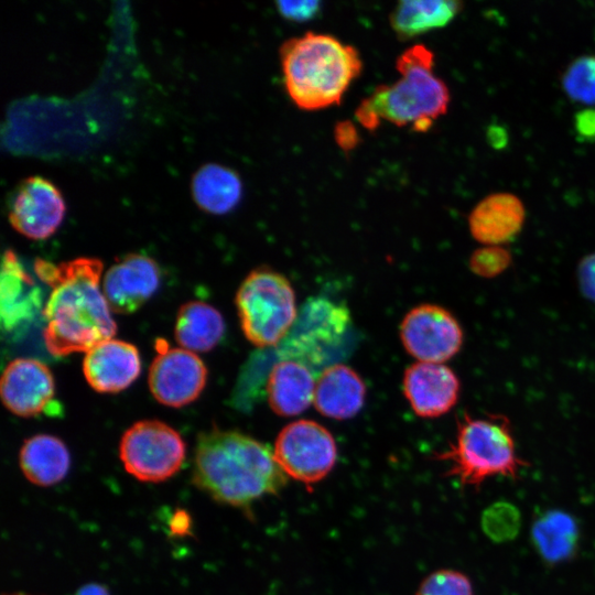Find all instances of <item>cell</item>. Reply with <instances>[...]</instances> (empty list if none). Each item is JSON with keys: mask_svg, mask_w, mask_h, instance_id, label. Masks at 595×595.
I'll return each instance as SVG.
<instances>
[{"mask_svg": "<svg viewBox=\"0 0 595 595\" xmlns=\"http://www.w3.org/2000/svg\"><path fill=\"white\" fill-rule=\"evenodd\" d=\"M366 399V386L359 375L343 364L325 368L315 383L313 404L324 416L346 420L356 415Z\"/></svg>", "mask_w": 595, "mask_h": 595, "instance_id": "17", "label": "cell"}, {"mask_svg": "<svg viewBox=\"0 0 595 595\" xmlns=\"http://www.w3.org/2000/svg\"><path fill=\"white\" fill-rule=\"evenodd\" d=\"M83 371L94 390L102 393L119 392L140 375L139 350L128 342L106 339L85 354Z\"/></svg>", "mask_w": 595, "mask_h": 595, "instance_id": "15", "label": "cell"}, {"mask_svg": "<svg viewBox=\"0 0 595 595\" xmlns=\"http://www.w3.org/2000/svg\"><path fill=\"white\" fill-rule=\"evenodd\" d=\"M461 10L462 3L458 1L404 0L397 3L389 21L397 37L408 41L447 25Z\"/></svg>", "mask_w": 595, "mask_h": 595, "instance_id": "22", "label": "cell"}, {"mask_svg": "<svg viewBox=\"0 0 595 595\" xmlns=\"http://www.w3.org/2000/svg\"><path fill=\"white\" fill-rule=\"evenodd\" d=\"M2 595H33L24 592H13V593H4Z\"/></svg>", "mask_w": 595, "mask_h": 595, "instance_id": "34", "label": "cell"}, {"mask_svg": "<svg viewBox=\"0 0 595 595\" xmlns=\"http://www.w3.org/2000/svg\"><path fill=\"white\" fill-rule=\"evenodd\" d=\"M4 407L15 415L30 418L52 408L55 383L50 368L33 358H17L3 370L0 385Z\"/></svg>", "mask_w": 595, "mask_h": 595, "instance_id": "12", "label": "cell"}, {"mask_svg": "<svg viewBox=\"0 0 595 595\" xmlns=\"http://www.w3.org/2000/svg\"><path fill=\"white\" fill-rule=\"evenodd\" d=\"M577 281L584 296L595 303V252L581 260Z\"/></svg>", "mask_w": 595, "mask_h": 595, "instance_id": "30", "label": "cell"}, {"mask_svg": "<svg viewBox=\"0 0 595 595\" xmlns=\"http://www.w3.org/2000/svg\"><path fill=\"white\" fill-rule=\"evenodd\" d=\"M225 322L214 306L201 302L184 303L176 315L174 335L176 342L190 351H208L223 338Z\"/></svg>", "mask_w": 595, "mask_h": 595, "instance_id": "23", "label": "cell"}, {"mask_svg": "<svg viewBox=\"0 0 595 595\" xmlns=\"http://www.w3.org/2000/svg\"><path fill=\"white\" fill-rule=\"evenodd\" d=\"M562 87L573 101L595 106V55H582L572 61L562 76Z\"/></svg>", "mask_w": 595, "mask_h": 595, "instance_id": "25", "label": "cell"}, {"mask_svg": "<svg viewBox=\"0 0 595 595\" xmlns=\"http://www.w3.org/2000/svg\"><path fill=\"white\" fill-rule=\"evenodd\" d=\"M158 355L149 369V388L160 403L181 408L195 401L205 388L207 368L193 351L170 348L159 339Z\"/></svg>", "mask_w": 595, "mask_h": 595, "instance_id": "10", "label": "cell"}, {"mask_svg": "<svg viewBox=\"0 0 595 595\" xmlns=\"http://www.w3.org/2000/svg\"><path fill=\"white\" fill-rule=\"evenodd\" d=\"M186 445L180 433L159 420H142L122 434L119 457L125 469L145 483L173 477L182 467Z\"/></svg>", "mask_w": 595, "mask_h": 595, "instance_id": "7", "label": "cell"}, {"mask_svg": "<svg viewBox=\"0 0 595 595\" xmlns=\"http://www.w3.org/2000/svg\"><path fill=\"white\" fill-rule=\"evenodd\" d=\"M65 210L58 188L48 180L35 175L19 184L10 204L9 221L24 237L44 240L55 234Z\"/></svg>", "mask_w": 595, "mask_h": 595, "instance_id": "11", "label": "cell"}, {"mask_svg": "<svg viewBox=\"0 0 595 595\" xmlns=\"http://www.w3.org/2000/svg\"><path fill=\"white\" fill-rule=\"evenodd\" d=\"M482 526L484 532L496 542L512 539L520 527V513L505 501L493 504L483 513Z\"/></svg>", "mask_w": 595, "mask_h": 595, "instance_id": "26", "label": "cell"}, {"mask_svg": "<svg viewBox=\"0 0 595 595\" xmlns=\"http://www.w3.org/2000/svg\"><path fill=\"white\" fill-rule=\"evenodd\" d=\"M415 595H474L472 581L463 572L441 569L430 573Z\"/></svg>", "mask_w": 595, "mask_h": 595, "instance_id": "27", "label": "cell"}, {"mask_svg": "<svg viewBox=\"0 0 595 595\" xmlns=\"http://www.w3.org/2000/svg\"><path fill=\"white\" fill-rule=\"evenodd\" d=\"M402 388L416 415L437 418L456 404L461 382L454 371L443 364L418 361L405 369Z\"/></svg>", "mask_w": 595, "mask_h": 595, "instance_id": "14", "label": "cell"}, {"mask_svg": "<svg viewBox=\"0 0 595 595\" xmlns=\"http://www.w3.org/2000/svg\"><path fill=\"white\" fill-rule=\"evenodd\" d=\"M511 263V253L502 246H483L469 257V269L482 278H495Z\"/></svg>", "mask_w": 595, "mask_h": 595, "instance_id": "28", "label": "cell"}, {"mask_svg": "<svg viewBox=\"0 0 595 595\" xmlns=\"http://www.w3.org/2000/svg\"><path fill=\"white\" fill-rule=\"evenodd\" d=\"M526 219L522 201L512 193H493L484 197L468 216L473 238L484 246H501L513 239Z\"/></svg>", "mask_w": 595, "mask_h": 595, "instance_id": "16", "label": "cell"}, {"mask_svg": "<svg viewBox=\"0 0 595 595\" xmlns=\"http://www.w3.org/2000/svg\"><path fill=\"white\" fill-rule=\"evenodd\" d=\"M575 129L583 139H595V108H587L576 113Z\"/></svg>", "mask_w": 595, "mask_h": 595, "instance_id": "31", "label": "cell"}, {"mask_svg": "<svg viewBox=\"0 0 595 595\" xmlns=\"http://www.w3.org/2000/svg\"><path fill=\"white\" fill-rule=\"evenodd\" d=\"M275 6L282 18L293 22L310 21L321 11L320 1H278Z\"/></svg>", "mask_w": 595, "mask_h": 595, "instance_id": "29", "label": "cell"}, {"mask_svg": "<svg viewBox=\"0 0 595 595\" xmlns=\"http://www.w3.org/2000/svg\"><path fill=\"white\" fill-rule=\"evenodd\" d=\"M463 329L455 316L436 304H420L410 310L400 325L405 350L422 363L444 361L463 345Z\"/></svg>", "mask_w": 595, "mask_h": 595, "instance_id": "9", "label": "cell"}, {"mask_svg": "<svg viewBox=\"0 0 595 595\" xmlns=\"http://www.w3.org/2000/svg\"><path fill=\"white\" fill-rule=\"evenodd\" d=\"M191 190L196 205L214 215L232 210L242 196L239 175L217 163L201 166L192 177Z\"/></svg>", "mask_w": 595, "mask_h": 595, "instance_id": "21", "label": "cell"}, {"mask_svg": "<svg viewBox=\"0 0 595 595\" xmlns=\"http://www.w3.org/2000/svg\"><path fill=\"white\" fill-rule=\"evenodd\" d=\"M160 278V268L151 257L129 253L107 270L101 289L112 312L130 314L156 292Z\"/></svg>", "mask_w": 595, "mask_h": 595, "instance_id": "13", "label": "cell"}, {"mask_svg": "<svg viewBox=\"0 0 595 595\" xmlns=\"http://www.w3.org/2000/svg\"><path fill=\"white\" fill-rule=\"evenodd\" d=\"M19 465L30 483L50 487L66 477L71 467V455L61 439L50 434H36L22 444Z\"/></svg>", "mask_w": 595, "mask_h": 595, "instance_id": "19", "label": "cell"}, {"mask_svg": "<svg viewBox=\"0 0 595 595\" xmlns=\"http://www.w3.org/2000/svg\"><path fill=\"white\" fill-rule=\"evenodd\" d=\"M34 271L51 289L43 307V338L52 355L87 353L113 337L117 325L100 286L99 259L79 257L58 264L36 259Z\"/></svg>", "mask_w": 595, "mask_h": 595, "instance_id": "1", "label": "cell"}, {"mask_svg": "<svg viewBox=\"0 0 595 595\" xmlns=\"http://www.w3.org/2000/svg\"><path fill=\"white\" fill-rule=\"evenodd\" d=\"M75 595H110L108 589L98 583L83 585Z\"/></svg>", "mask_w": 595, "mask_h": 595, "instance_id": "33", "label": "cell"}, {"mask_svg": "<svg viewBox=\"0 0 595 595\" xmlns=\"http://www.w3.org/2000/svg\"><path fill=\"white\" fill-rule=\"evenodd\" d=\"M40 292L32 278L24 271L17 255L7 249L1 272V316L3 326L15 327L40 309Z\"/></svg>", "mask_w": 595, "mask_h": 595, "instance_id": "20", "label": "cell"}, {"mask_svg": "<svg viewBox=\"0 0 595 595\" xmlns=\"http://www.w3.org/2000/svg\"><path fill=\"white\" fill-rule=\"evenodd\" d=\"M280 62L289 97L310 111L338 105L363 69L354 46L316 32L286 40L280 47Z\"/></svg>", "mask_w": 595, "mask_h": 595, "instance_id": "3", "label": "cell"}, {"mask_svg": "<svg viewBox=\"0 0 595 595\" xmlns=\"http://www.w3.org/2000/svg\"><path fill=\"white\" fill-rule=\"evenodd\" d=\"M192 482L216 502L250 513L253 502L279 494L288 476L267 444L213 428L197 436Z\"/></svg>", "mask_w": 595, "mask_h": 595, "instance_id": "2", "label": "cell"}, {"mask_svg": "<svg viewBox=\"0 0 595 595\" xmlns=\"http://www.w3.org/2000/svg\"><path fill=\"white\" fill-rule=\"evenodd\" d=\"M273 453L285 475L306 486L324 479L337 459L333 435L312 420L284 426L275 439Z\"/></svg>", "mask_w": 595, "mask_h": 595, "instance_id": "8", "label": "cell"}, {"mask_svg": "<svg viewBox=\"0 0 595 595\" xmlns=\"http://www.w3.org/2000/svg\"><path fill=\"white\" fill-rule=\"evenodd\" d=\"M533 536L544 558L560 560L572 551L575 541V526L566 515L554 512L536 523Z\"/></svg>", "mask_w": 595, "mask_h": 595, "instance_id": "24", "label": "cell"}, {"mask_svg": "<svg viewBox=\"0 0 595 595\" xmlns=\"http://www.w3.org/2000/svg\"><path fill=\"white\" fill-rule=\"evenodd\" d=\"M396 66L399 79L378 86L365 98L355 111L356 119L368 130L388 121L424 132L446 113L451 100L446 84L434 73V54L416 44L399 55Z\"/></svg>", "mask_w": 595, "mask_h": 595, "instance_id": "4", "label": "cell"}, {"mask_svg": "<svg viewBox=\"0 0 595 595\" xmlns=\"http://www.w3.org/2000/svg\"><path fill=\"white\" fill-rule=\"evenodd\" d=\"M434 458L450 464L446 476L455 477L462 486L475 490L498 475L515 479L519 469L527 465L517 453L509 420L499 414L486 418L464 414L457 421L455 437L448 448Z\"/></svg>", "mask_w": 595, "mask_h": 595, "instance_id": "5", "label": "cell"}, {"mask_svg": "<svg viewBox=\"0 0 595 595\" xmlns=\"http://www.w3.org/2000/svg\"><path fill=\"white\" fill-rule=\"evenodd\" d=\"M335 139L344 150L353 149L358 142V134L351 122H340L335 128Z\"/></svg>", "mask_w": 595, "mask_h": 595, "instance_id": "32", "label": "cell"}, {"mask_svg": "<svg viewBox=\"0 0 595 595\" xmlns=\"http://www.w3.org/2000/svg\"><path fill=\"white\" fill-rule=\"evenodd\" d=\"M235 302L246 338L258 347L281 342L296 320L290 281L268 268L256 269L245 278Z\"/></svg>", "mask_w": 595, "mask_h": 595, "instance_id": "6", "label": "cell"}, {"mask_svg": "<svg viewBox=\"0 0 595 595\" xmlns=\"http://www.w3.org/2000/svg\"><path fill=\"white\" fill-rule=\"evenodd\" d=\"M315 383L311 369L303 361L285 359L278 361L267 379L268 402L281 416L304 412L313 403Z\"/></svg>", "mask_w": 595, "mask_h": 595, "instance_id": "18", "label": "cell"}]
</instances>
